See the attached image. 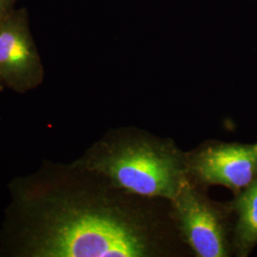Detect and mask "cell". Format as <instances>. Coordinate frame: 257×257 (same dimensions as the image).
<instances>
[{
    "label": "cell",
    "mask_w": 257,
    "mask_h": 257,
    "mask_svg": "<svg viewBox=\"0 0 257 257\" xmlns=\"http://www.w3.org/2000/svg\"><path fill=\"white\" fill-rule=\"evenodd\" d=\"M94 176V175H93ZM96 178L89 186L33 177L14 185L16 253L27 257H149L161 253L154 217Z\"/></svg>",
    "instance_id": "cell-1"
},
{
    "label": "cell",
    "mask_w": 257,
    "mask_h": 257,
    "mask_svg": "<svg viewBox=\"0 0 257 257\" xmlns=\"http://www.w3.org/2000/svg\"><path fill=\"white\" fill-rule=\"evenodd\" d=\"M71 166L121 193L169 201L191 178L187 154L172 140L134 128L108 133Z\"/></svg>",
    "instance_id": "cell-2"
},
{
    "label": "cell",
    "mask_w": 257,
    "mask_h": 257,
    "mask_svg": "<svg viewBox=\"0 0 257 257\" xmlns=\"http://www.w3.org/2000/svg\"><path fill=\"white\" fill-rule=\"evenodd\" d=\"M170 202L176 228L196 256L230 255L225 213L199 191L197 184L190 178Z\"/></svg>",
    "instance_id": "cell-3"
},
{
    "label": "cell",
    "mask_w": 257,
    "mask_h": 257,
    "mask_svg": "<svg viewBox=\"0 0 257 257\" xmlns=\"http://www.w3.org/2000/svg\"><path fill=\"white\" fill-rule=\"evenodd\" d=\"M44 75L27 9H14L0 20V82L4 88L25 93L37 88Z\"/></svg>",
    "instance_id": "cell-4"
},
{
    "label": "cell",
    "mask_w": 257,
    "mask_h": 257,
    "mask_svg": "<svg viewBox=\"0 0 257 257\" xmlns=\"http://www.w3.org/2000/svg\"><path fill=\"white\" fill-rule=\"evenodd\" d=\"M187 156L196 184L220 185L238 194L257 178V144L212 142Z\"/></svg>",
    "instance_id": "cell-5"
},
{
    "label": "cell",
    "mask_w": 257,
    "mask_h": 257,
    "mask_svg": "<svg viewBox=\"0 0 257 257\" xmlns=\"http://www.w3.org/2000/svg\"><path fill=\"white\" fill-rule=\"evenodd\" d=\"M232 209L237 216L234 248L239 256H246L257 244V178L237 194Z\"/></svg>",
    "instance_id": "cell-6"
},
{
    "label": "cell",
    "mask_w": 257,
    "mask_h": 257,
    "mask_svg": "<svg viewBox=\"0 0 257 257\" xmlns=\"http://www.w3.org/2000/svg\"><path fill=\"white\" fill-rule=\"evenodd\" d=\"M19 0H0V20L5 18L10 12L16 9Z\"/></svg>",
    "instance_id": "cell-7"
},
{
    "label": "cell",
    "mask_w": 257,
    "mask_h": 257,
    "mask_svg": "<svg viewBox=\"0 0 257 257\" xmlns=\"http://www.w3.org/2000/svg\"><path fill=\"white\" fill-rule=\"evenodd\" d=\"M3 89H4V86L2 85V83L0 82V92H1Z\"/></svg>",
    "instance_id": "cell-8"
}]
</instances>
